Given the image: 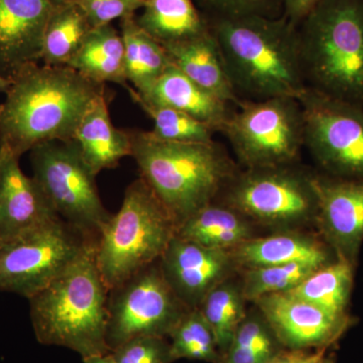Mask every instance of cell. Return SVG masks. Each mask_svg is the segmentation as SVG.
Wrapping results in <instances>:
<instances>
[{
    "label": "cell",
    "mask_w": 363,
    "mask_h": 363,
    "mask_svg": "<svg viewBox=\"0 0 363 363\" xmlns=\"http://www.w3.org/2000/svg\"><path fill=\"white\" fill-rule=\"evenodd\" d=\"M104 85L69 66L33 64L11 80L0 104V150L21 157L40 143L71 140Z\"/></svg>",
    "instance_id": "obj_1"
},
{
    "label": "cell",
    "mask_w": 363,
    "mask_h": 363,
    "mask_svg": "<svg viewBox=\"0 0 363 363\" xmlns=\"http://www.w3.org/2000/svg\"><path fill=\"white\" fill-rule=\"evenodd\" d=\"M227 76L240 101L300 99L306 84L298 26L284 16H247L207 21Z\"/></svg>",
    "instance_id": "obj_2"
},
{
    "label": "cell",
    "mask_w": 363,
    "mask_h": 363,
    "mask_svg": "<svg viewBox=\"0 0 363 363\" xmlns=\"http://www.w3.org/2000/svg\"><path fill=\"white\" fill-rule=\"evenodd\" d=\"M140 178L154 191L177 227L218 199L238 174L218 143L159 140L150 131L130 130ZM177 230V229H176Z\"/></svg>",
    "instance_id": "obj_3"
},
{
    "label": "cell",
    "mask_w": 363,
    "mask_h": 363,
    "mask_svg": "<svg viewBox=\"0 0 363 363\" xmlns=\"http://www.w3.org/2000/svg\"><path fill=\"white\" fill-rule=\"evenodd\" d=\"M89 245L63 274L28 298L40 344L75 351L81 357L111 352L107 345L109 290Z\"/></svg>",
    "instance_id": "obj_4"
},
{
    "label": "cell",
    "mask_w": 363,
    "mask_h": 363,
    "mask_svg": "<svg viewBox=\"0 0 363 363\" xmlns=\"http://www.w3.org/2000/svg\"><path fill=\"white\" fill-rule=\"evenodd\" d=\"M298 30L307 87L363 107V0H323Z\"/></svg>",
    "instance_id": "obj_5"
},
{
    "label": "cell",
    "mask_w": 363,
    "mask_h": 363,
    "mask_svg": "<svg viewBox=\"0 0 363 363\" xmlns=\"http://www.w3.org/2000/svg\"><path fill=\"white\" fill-rule=\"evenodd\" d=\"M173 217L150 186L138 178L124 194L98 238V269L108 290L161 259L176 233Z\"/></svg>",
    "instance_id": "obj_6"
},
{
    "label": "cell",
    "mask_w": 363,
    "mask_h": 363,
    "mask_svg": "<svg viewBox=\"0 0 363 363\" xmlns=\"http://www.w3.org/2000/svg\"><path fill=\"white\" fill-rule=\"evenodd\" d=\"M33 179L55 213L86 240L96 245L111 214L102 204L96 175L75 140H52L30 150Z\"/></svg>",
    "instance_id": "obj_7"
},
{
    "label": "cell",
    "mask_w": 363,
    "mask_h": 363,
    "mask_svg": "<svg viewBox=\"0 0 363 363\" xmlns=\"http://www.w3.org/2000/svg\"><path fill=\"white\" fill-rule=\"evenodd\" d=\"M220 133L247 169L290 166L305 147L302 105L295 98L240 101Z\"/></svg>",
    "instance_id": "obj_8"
},
{
    "label": "cell",
    "mask_w": 363,
    "mask_h": 363,
    "mask_svg": "<svg viewBox=\"0 0 363 363\" xmlns=\"http://www.w3.org/2000/svg\"><path fill=\"white\" fill-rule=\"evenodd\" d=\"M315 174L296 167L247 169L238 172L219 201L264 225H301L316 221Z\"/></svg>",
    "instance_id": "obj_9"
},
{
    "label": "cell",
    "mask_w": 363,
    "mask_h": 363,
    "mask_svg": "<svg viewBox=\"0 0 363 363\" xmlns=\"http://www.w3.org/2000/svg\"><path fill=\"white\" fill-rule=\"evenodd\" d=\"M89 245L61 219L0 242V292L26 298L51 284Z\"/></svg>",
    "instance_id": "obj_10"
},
{
    "label": "cell",
    "mask_w": 363,
    "mask_h": 363,
    "mask_svg": "<svg viewBox=\"0 0 363 363\" xmlns=\"http://www.w3.org/2000/svg\"><path fill=\"white\" fill-rule=\"evenodd\" d=\"M187 310L167 283L157 259L109 290L107 345L112 352L140 336L168 338Z\"/></svg>",
    "instance_id": "obj_11"
},
{
    "label": "cell",
    "mask_w": 363,
    "mask_h": 363,
    "mask_svg": "<svg viewBox=\"0 0 363 363\" xmlns=\"http://www.w3.org/2000/svg\"><path fill=\"white\" fill-rule=\"evenodd\" d=\"M305 147L327 175L363 178V107L308 88L298 99Z\"/></svg>",
    "instance_id": "obj_12"
},
{
    "label": "cell",
    "mask_w": 363,
    "mask_h": 363,
    "mask_svg": "<svg viewBox=\"0 0 363 363\" xmlns=\"http://www.w3.org/2000/svg\"><path fill=\"white\" fill-rule=\"evenodd\" d=\"M316 224L337 259L357 266L363 242V178L315 174Z\"/></svg>",
    "instance_id": "obj_13"
},
{
    "label": "cell",
    "mask_w": 363,
    "mask_h": 363,
    "mask_svg": "<svg viewBox=\"0 0 363 363\" xmlns=\"http://www.w3.org/2000/svg\"><path fill=\"white\" fill-rule=\"evenodd\" d=\"M159 262L167 283L188 309L199 308L236 269L230 252L203 247L176 233Z\"/></svg>",
    "instance_id": "obj_14"
},
{
    "label": "cell",
    "mask_w": 363,
    "mask_h": 363,
    "mask_svg": "<svg viewBox=\"0 0 363 363\" xmlns=\"http://www.w3.org/2000/svg\"><path fill=\"white\" fill-rule=\"evenodd\" d=\"M255 304L274 337L291 350L326 347L350 324V316H336L289 293L264 296Z\"/></svg>",
    "instance_id": "obj_15"
},
{
    "label": "cell",
    "mask_w": 363,
    "mask_h": 363,
    "mask_svg": "<svg viewBox=\"0 0 363 363\" xmlns=\"http://www.w3.org/2000/svg\"><path fill=\"white\" fill-rule=\"evenodd\" d=\"M58 0H0V74L11 80L40 63L48 21Z\"/></svg>",
    "instance_id": "obj_16"
},
{
    "label": "cell",
    "mask_w": 363,
    "mask_h": 363,
    "mask_svg": "<svg viewBox=\"0 0 363 363\" xmlns=\"http://www.w3.org/2000/svg\"><path fill=\"white\" fill-rule=\"evenodd\" d=\"M60 219L20 157L0 150V242Z\"/></svg>",
    "instance_id": "obj_17"
},
{
    "label": "cell",
    "mask_w": 363,
    "mask_h": 363,
    "mask_svg": "<svg viewBox=\"0 0 363 363\" xmlns=\"http://www.w3.org/2000/svg\"><path fill=\"white\" fill-rule=\"evenodd\" d=\"M126 90L150 104L185 112L198 121L213 126L216 133H220L233 112L230 107L233 104L200 87L173 65L145 94L136 92L131 86Z\"/></svg>",
    "instance_id": "obj_18"
},
{
    "label": "cell",
    "mask_w": 363,
    "mask_h": 363,
    "mask_svg": "<svg viewBox=\"0 0 363 363\" xmlns=\"http://www.w3.org/2000/svg\"><path fill=\"white\" fill-rule=\"evenodd\" d=\"M162 45L172 65L186 77L228 104H240L227 76L220 50L211 30Z\"/></svg>",
    "instance_id": "obj_19"
},
{
    "label": "cell",
    "mask_w": 363,
    "mask_h": 363,
    "mask_svg": "<svg viewBox=\"0 0 363 363\" xmlns=\"http://www.w3.org/2000/svg\"><path fill=\"white\" fill-rule=\"evenodd\" d=\"M74 140L81 156L94 175L113 169L125 157H131L130 130H118L109 116L106 94L90 105L76 130Z\"/></svg>",
    "instance_id": "obj_20"
},
{
    "label": "cell",
    "mask_w": 363,
    "mask_h": 363,
    "mask_svg": "<svg viewBox=\"0 0 363 363\" xmlns=\"http://www.w3.org/2000/svg\"><path fill=\"white\" fill-rule=\"evenodd\" d=\"M321 241L298 233L255 238L245 241L231 250L236 269H255L292 264L311 262L325 266L330 260V252Z\"/></svg>",
    "instance_id": "obj_21"
},
{
    "label": "cell",
    "mask_w": 363,
    "mask_h": 363,
    "mask_svg": "<svg viewBox=\"0 0 363 363\" xmlns=\"http://www.w3.org/2000/svg\"><path fill=\"white\" fill-rule=\"evenodd\" d=\"M250 225L245 215L215 200L177 227L176 234L203 247L231 252L253 238Z\"/></svg>",
    "instance_id": "obj_22"
},
{
    "label": "cell",
    "mask_w": 363,
    "mask_h": 363,
    "mask_svg": "<svg viewBox=\"0 0 363 363\" xmlns=\"http://www.w3.org/2000/svg\"><path fill=\"white\" fill-rule=\"evenodd\" d=\"M68 66L96 84L111 82L130 87L123 37L112 25L93 28Z\"/></svg>",
    "instance_id": "obj_23"
},
{
    "label": "cell",
    "mask_w": 363,
    "mask_h": 363,
    "mask_svg": "<svg viewBox=\"0 0 363 363\" xmlns=\"http://www.w3.org/2000/svg\"><path fill=\"white\" fill-rule=\"evenodd\" d=\"M138 25L161 45L190 39L209 30L194 0H145Z\"/></svg>",
    "instance_id": "obj_24"
},
{
    "label": "cell",
    "mask_w": 363,
    "mask_h": 363,
    "mask_svg": "<svg viewBox=\"0 0 363 363\" xmlns=\"http://www.w3.org/2000/svg\"><path fill=\"white\" fill-rule=\"evenodd\" d=\"M125 51V75L133 89L145 94L172 66L164 47L135 21V16L121 20Z\"/></svg>",
    "instance_id": "obj_25"
},
{
    "label": "cell",
    "mask_w": 363,
    "mask_h": 363,
    "mask_svg": "<svg viewBox=\"0 0 363 363\" xmlns=\"http://www.w3.org/2000/svg\"><path fill=\"white\" fill-rule=\"evenodd\" d=\"M93 28L77 4L58 0L45 26L40 62L49 66H68Z\"/></svg>",
    "instance_id": "obj_26"
},
{
    "label": "cell",
    "mask_w": 363,
    "mask_h": 363,
    "mask_svg": "<svg viewBox=\"0 0 363 363\" xmlns=\"http://www.w3.org/2000/svg\"><path fill=\"white\" fill-rule=\"evenodd\" d=\"M354 269L350 262L337 259L313 272L291 295L321 308L336 316H348Z\"/></svg>",
    "instance_id": "obj_27"
},
{
    "label": "cell",
    "mask_w": 363,
    "mask_h": 363,
    "mask_svg": "<svg viewBox=\"0 0 363 363\" xmlns=\"http://www.w3.org/2000/svg\"><path fill=\"white\" fill-rule=\"evenodd\" d=\"M245 301L241 285L227 279L210 291L198 308L213 332L221 355L228 350L234 334L247 316Z\"/></svg>",
    "instance_id": "obj_28"
},
{
    "label": "cell",
    "mask_w": 363,
    "mask_h": 363,
    "mask_svg": "<svg viewBox=\"0 0 363 363\" xmlns=\"http://www.w3.org/2000/svg\"><path fill=\"white\" fill-rule=\"evenodd\" d=\"M169 353L173 362L178 359L221 362L213 332L198 308L189 309L169 333Z\"/></svg>",
    "instance_id": "obj_29"
},
{
    "label": "cell",
    "mask_w": 363,
    "mask_h": 363,
    "mask_svg": "<svg viewBox=\"0 0 363 363\" xmlns=\"http://www.w3.org/2000/svg\"><path fill=\"white\" fill-rule=\"evenodd\" d=\"M130 96L152 118L155 138L167 142L211 143L216 133L213 126L202 123L185 112L145 101L130 93Z\"/></svg>",
    "instance_id": "obj_30"
},
{
    "label": "cell",
    "mask_w": 363,
    "mask_h": 363,
    "mask_svg": "<svg viewBox=\"0 0 363 363\" xmlns=\"http://www.w3.org/2000/svg\"><path fill=\"white\" fill-rule=\"evenodd\" d=\"M321 267L311 262H292L241 269V290L245 300L255 303L264 296L290 292Z\"/></svg>",
    "instance_id": "obj_31"
},
{
    "label": "cell",
    "mask_w": 363,
    "mask_h": 363,
    "mask_svg": "<svg viewBox=\"0 0 363 363\" xmlns=\"http://www.w3.org/2000/svg\"><path fill=\"white\" fill-rule=\"evenodd\" d=\"M274 339L271 327L262 315L247 314L221 363H264L279 353Z\"/></svg>",
    "instance_id": "obj_32"
},
{
    "label": "cell",
    "mask_w": 363,
    "mask_h": 363,
    "mask_svg": "<svg viewBox=\"0 0 363 363\" xmlns=\"http://www.w3.org/2000/svg\"><path fill=\"white\" fill-rule=\"evenodd\" d=\"M194 2L206 21L247 16H272L274 7L281 6V0H194Z\"/></svg>",
    "instance_id": "obj_33"
},
{
    "label": "cell",
    "mask_w": 363,
    "mask_h": 363,
    "mask_svg": "<svg viewBox=\"0 0 363 363\" xmlns=\"http://www.w3.org/2000/svg\"><path fill=\"white\" fill-rule=\"evenodd\" d=\"M118 363H172L167 337L140 336L112 351Z\"/></svg>",
    "instance_id": "obj_34"
},
{
    "label": "cell",
    "mask_w": 363,
    "mask_h": 363,
    "mask_svg": "<svg viewBox=\"0 0 363 363\" xmlns=\"http://www.w3.org/2000/svg\"><path fill=\"white\" fill-rule=\"evenodd\" d=\"M87 16L93 28L112 25V21L135 16L142 9V0H71Z\"/></svg>",
    "instance_id": "obj_35"
},
{
    "label": "cell",
    "mask_w": 363,
    "mask_h": 363,
    "mask_svg": "<svg viewBox=\"0 0 363 363\" xmlns=\"http://www.w3.org/2000/svg\"><path fill=\"white\" fill-rule=\"evenodd\" d=\"M322 1L323 0H281L283 16L298 26Z\"/></svg>",
    "instance_id": "obj_36"
},
{
    "label": "cell",
    "mask_w": 363,
    "mask_h": 363,
    "mask_svg": "<svg viewBox=\"0 0 363 363\" xmlns=\"http://www.w3.org/2000/svg\"><path fill=\"white\" fill-rule=\"evenodd\" d=\"M304 350H291L279 352L264 363H295L303 354Z\"/></svg>",
    "instance_id": "obj_37"
},
{
    "label": "cell",
    "mask_w": 363,
    "mask_h": 363,
    "mask_svg": "<svg viewBox=\"0 0 363 363\" xmlns=\"http://www.w3.org/2000/svg\"><path fill=\"white\" fill-rule=\"evenodd\" d=\"M82 359L83 363H118L112 352L106 353V354L85 357L82 358Z\"/></svg>",
    "instance_id": "obj_38"
},
{
    "label": "cell",
    "mask_w": 363,
    "mask_h": 363,
    "mask_svg": "<svg viewBox=\"0 0 363 363\" xmlns=\"http://www.w3.org/2000/svg\"><path fill=\"white\" fill-rule=\"evenodd\" d=\"M324 355V350H319L317 352L312 353V354H309V353H306L305 351L303 352V354L298 357V359L295 363H315L317 362L318 360L320 359Z\"/></svg>",
    "instance_id": "obj_39"
},
{
    "label": "cell",
    "mask_w": 363,
    "mask_h": 363,
    "mask_svg": "<svg viewBox=\"0 0 363 363\" xmlns=\"http://www.w3.org/2000/svg\"><path fill=\"white\" fill-rule=\"evenodd\" d=\"M9 85H11V80L4 77V76L0 74V94H6Z\"/></svg>",
    "instance_id": "obj_40"
},
{
    "label": "cell",
    "mask_w": 363,
    "mask_h": 363,
    "mask_svg": "<svg viewBox=\"0 0 363 363\" xmlns=\"http://www.w3.org/2000/svg\"><path fill=\"white\" fill-rule=\"evenodd\" d=\"M315 363H334V362H333V360L331 359V358H326L323 355V357L320 358V359L318 360V362H315Z\"/></svg>",
    "instance_id": "obj_41"
},
{
    "label": "cell",
    "mask_w": 363,
    "mask_h": 363,
    "mask_svg": "<svg viewBox=\"0 0 363 363\" xmlns=\"http://www.w3.org/2000/svg\"><path fill=\"white\" fill-rule=\"evenodd\" d=\"M142 1H145V0H142Z\"/></svg>",
    "instance_id": "obj_42"
}]
</instances>
